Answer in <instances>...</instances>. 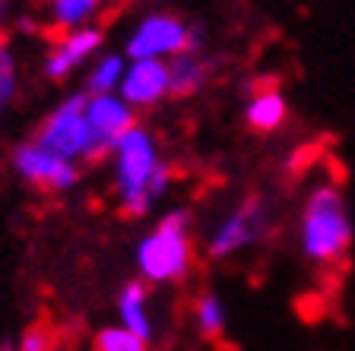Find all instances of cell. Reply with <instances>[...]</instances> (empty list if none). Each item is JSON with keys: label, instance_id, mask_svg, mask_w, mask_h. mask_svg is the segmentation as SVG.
<instances>
[{"label": "cell", "instance_id": "cell-8", "mask_svg": "<svg viewBox=\"0 0 355 351\" xmlns=\"http://www.w3.org/2000/svg\"><path fill=\"white\" fill-rule=\"evenodd\" d=\"M105 51V32L98 26H83L73 32H60L58 42L44 51L42 76L48 82H67L80 70H86Z\"/></svg>", "mask_w": 355, "mask_h": 351}, {"label": "cell", "instance_id": "cell-20", "mask_svg": "<svg viewBox=\"0 0 355 351\" xmlns=\"http://www.w3.org/2000/svg\"><path fill=\"white\" fill-rule=\"evenodd\" d=\"M3 10H7V0H0V13H3Z\"/></svg>", "mask_w": 355, "mask_h": 351}, {"label": "cell", "instance_id": "cell-5", "mask_svg": "<svg viewBox=\"0 0 355 351\" xmlns=\"http://www.w3.org/2000/svg\"><path fill=\"white\" fill-rule=\"evenodd\" d=\"M32 139L42 143L44 149L64 155L67 161H76V165L98 161L92 136H89L86 96H83V92H70V96H64L60 102H54V108L42 117V124H38Z\"/></svg>", "mask_w": 355, "mask_h": 351}, {"label": "cell", "instance_id": "cell-13", "mask_svg": "<svg viewBox=\"0 0 355 351\" xmlns=\"http://www.w3.org/2000/svg\"><path fill=\"white\" fill-rule=\"evenodd\" d=\"M213 80V60L207 54L184 51L168 60V92L171 98H193L200 96L207 82Z\"/></svg>", "mask_w": 355, "mask_h": 351}, {"label": "cell", "instance_id": "cell-15", "mask_svg": "<svg viewBox=\"0 0 355 351\" xmlns=\"http://www.w3.org/2000/svg\"><path fill=\"white\" fill-rule=\"evenodd\" d=\"M105 0H44V13L48 22L60 32H73L83 26H96L102 16Z\"/></svg>", "mask_w": 355, "mask_h": 351}, {"label": "cell", "instance_id": "cell-3", "mask_svg": "<svg viewBox=\"0 0 355 351\" xmlns=\"http://www.w3.org/2000/svg\"><path fill=\"white\" fill-rule=\"evenodd\" d=\"M193 219L187 209L175 206L155 219L149 231L140 234L133 247V269L149 288L159 285H181L187 282L197 266V244L191 231Z\"/></svg>", "mask_w": 355, "mask_h": 351}, {"label": "cell", "instance_id": "cell-1", "mask_svg": "<svg viewBox=\"0 0 355 351\" xmlns=\"http://www.w3.org/2000/svg\"><path fill=\"white\" fill-rule=\"evenodd\" d=\"M108 187L114 206L127 219H146L175 187V165L146 124H137L111 146Z\"/></svg>", "mask_w": 355, "mask_h": 351}, {"label": "cell", "instance_id": "cell-9", "mask_svg": "<svg viewBox=\"0 0 355 351\" xmlns=\"http://www.w3.org/2000/svg\"><path fill=\"white\" fill-rule=\"evenodd\" d=\"M86 124L96 146V159H108L111 146L124 136L130 127L140 124V114L114 92V96H86Z\"/></svg>", "mask_w": 355, "mask_h": 351}, {"label": "cell", "instance_id": "cell-18", "mask_svg": "<svg viewBox=\"0 0 355 351\" xmlns=\"http://www.w3.org/2000/svg\"><path fill=\"white\" fill-rule=\"evenodd\" d=\"M16 92H19V57L13 44L0 38V111L13 105Z\"/></svg>", "mask_w": 355, "mask_h": 351}, {"label": "cell", "instance_id": "cell-7", "mask_svg": "<svg viewBox=\"0 0 355 351\" xmlns=\"http://www.w3.org/2000/svg\"><path fill=\"white\" fill-rule=\"evenodd\" d=\"M187 32L191 22H184L178 13L168 10H153L133 22V29L124 38V57L127 60H165L187 51Z\"/></svg>", "mask_w": 355, "mask_h": 351}, {"label": "cell", "instance_id": "cell-6", "mask_svg": "<svg viewBox=\"0 0 355 351\" xmlns=\"http://www.w3.org/2000/svg\"><path fill=\"white\" fill-rule=\"evenodd\" d=\"M10 171H13L26 187H35V190L51 193V197L73 193L83 181V165L67 161L64 155L44 149L42 143H35L32 136L10 149Z\"/></svg>", "mask_w": 355, "mask_h": 351}, {"label": "cell", "instance_id": "cell-19", "mask_svg": "<svg viewBox=\"0 0 355 351\" xmlns=\"http://www.w3.org/2000/svg\"><path fill=\"white\" fill-rule=\"evenodd\" d=\"M7 351H58V332L48 323H32L10 342Z\"/></svg>", "mask_w": 355, "mask_h": 351}, {"label": "cell", "instance_id": "cell-2", "mask_svg": "<svg viewBox=\"0 0 355 351\" xmlns=\"http://www.w3.org/2000/svg\"><path fill=\"white\" fill-rule=\"evenodd\" d=\"M355 241V225L340 181H318L298 209V250L314 269H340Z\"/></svg>", "mask_w": 355, "mask_h": 351}, {"label": "cell", "instance_id": "cell-10", "mask_svg": "<svg viewBox=\"0 0 355 351\" xmlns=\"http://www.w3.org/2000/svg\"><path fill=\"white\" fill-rule=\"evenodd\" d=\"M118 96L130 105L137 114L153 111L168 102V64L165 60H127L124 80L118 86Z\"/></svg>", "mask_w": 355, "mask_h": 351}, {"label": "cell", "instance_id": "cell-14", "mask_svg": "<svg viewBox=\"0 0 355 351\" xmlns=\"http://www.w3.org/2000/svg\"><path fill=\"white\" fill-rule=\"evenodd\" d=\"M127 57L121 51H102L83 73V96H114L124 80Z\"/></svg>", "mask_w": 355, "mask_h": 351}, {"label": "cell", "instance_id": "cell-17", "mask_svg": "<svg viewBox=\"0 0 355 351\" xmlns=\"http://www.w3.org/2000/svg\"><path fill=\"white\" fill-rule=\"evenodd\" d=\"M89 351H149V342H143L140 336H133L130 330L118 326V323H108V326L96 330Z\"/></svg>", "mask_w": 355, "mask_h": 351}, {"label": "cell", "instance_id": "cell-11", "mask_svg": "<svg viewBox=\"0 0 355 351\" xmlns=\"http://www.w3.org/2000/svg\"><path fill=\"white\" fill-rule=\"evenodd\" d=\"M114 314H118V326L130 330L133 336H140L143 342H153L159 336V320L153 310V288L140 278L124 282L114 300Z\"/></svg>", "mask_w": 355, "mask_h": 351}, {"label": "cell", "instance_id": "cell-4", "mask_svg": "<svg viewBox=\"0 0 355 351\" xmlns=\"http://www.w3.org/2000/svg\"><path fill=\"white\" fill-rule=\"evenodd\" d=\"M273 228H276L273 209L266 206V199L244 197L213 222L207 241H203V253L213 263H229L235 256L266 244Z\"/></svg>", "mask_w": 355, "mask_h": 351}, {"label": "cell", "instance_id": "cell-16", "mask_svg": "<svg viewBox=\"0 0 355 351\" xmlns=\"http://www.w3.org/2000/svg\"><path fill=\"white\" fill-rule=\"evenodd\" d=\"M191 323H193V330H197V336L219 339L225 332V326H229V307H225L222 294L200 291L191 300Z\"/></svg>", "mask_w": 355, "mask_h": 351}, {"label": "cell", "instance_id": "cell-12", "mask_svg": "<svg viewBox=\"0 0 355 351\" xmlns=\"http://www.w3.org/2000/svg\"><path fill=\"white\" fill-rule=\"evenodd\" d=\"M241 120L248 130L254 133H276L286 127L288 120V98L282 89L276 86H257L254 92H248L241 108Z\"/></svg>", "mask_w": 355, "mask_h": 351}]
</instances>
